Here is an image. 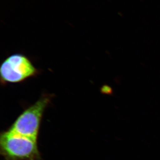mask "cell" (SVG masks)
Here are the masks:
<instances>
[{
  "label": "cell",
  "mask_w": 160,
  "mask_h": 160,
  "mask_svg": "<svg viewBox=\"0 0 160 160\" xmlns=\"http://www.w3.org/2000/svg\"><path fill=\"white\" fill-rule=\"evenodd\" d=\"M0 153L4 160H41L37 140L9 129L1 133Z\"/></svg>",
  "instance_id": "6da1fadb"
},
{
  "label": "cell",
  "mask_w": 160,
  "mask_h": 160,
  "mask_svg": "<svg viewBox=\"0 0 160 160\" xmlns=\"http://www.w3.org/2000/svg\"><path fill=\"white\" fill-rule=\"evenodd\" d=\"M39 70L29 58L22 53H14L5 59L0 67L3 85L21 82L39 74Z\"/></svg>",
  "instance_id": "3957f363"
},
{
  "label": "cell",
  "mask_w": 160,
  "mask_h": 160,
  "mask_svg": "<svg viewBox=\"0 0 160 160\" xmlns=\"http://www.w3.org/2000/svg\"><path fill=\"white\" fill-rule=\"evenodd\" d=\"M53 94L45 93L34 104L25 109L9 128L17 134L37 140L43 114Z\"/></svg>",
  "instance_id": "7a4b0ae2"
},
{
  "label": "cell",
  "mask_w": 160,
  "mask_h": 160,
  "mask_svg": "<svg viewBox=\"0 0 160 160\" xmlns=\"http://www.w3.org/2000/svg\"><path fill=\"white\" fill-rule=\"evenodd\" d=\"M100 91L103 94L108 95H112L113 94V90L111 86L108 85H104L102 86L100 89Z\"/></svg>",
  "instance_id": "277c9868"
}]
</instances>
